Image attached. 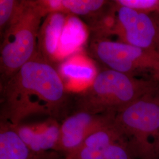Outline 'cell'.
<instances>
[{
	"label": "cell",
	"instance_id": "7a4b0ae2",
	"mask_svg": "<svg viewBox=\"0 0 159 159\" xmlns=\"http://www.w3.org/2000/svg\"><path fill=\"white\" fill-rule=\"evenodd\" d=\"M158 87L159 81L155 80L133 77L107 68L77 94L75 108L96 114H116Z\"/></svg>",
	"mask_w": 159,
	"mask_h": 159
},
{
	"label": "cell",
	"instance_id": "4fadbf2b",
	"mask_svg": "<svg viewBox=\"0 0 159 159\" xmlns=\"http://www.w3.org/2000/svg\"><path fill=\"white\" fill-rule=\"evenodd\" d=\"M86 39V31L77 17L67 16L58 50V58L67 56L76 51Z\"/></svg>",
	"mask_w": 159,
	"mask_h": 159
},
{
	"label": "cell",
	"instance_id": "2e32d148",
	"mask_svg": "<svg viewBox=\"0 0 159 159\" xmlns=\"http://www.w3.org/2000/svg\"><path fill=\"white\" fill-rule=\"evenodd\" d=\"M104 159H136L127 140L122 136L111 143L104 154Z\"/></svg>",
	"mask_w": 159,
	"mask_h": 159
},
{
	"label": "cell",
	"instance_id": "5b68a950",
	"mask_svg": "<svg viewBox=\"0 0 159 159\" xmlns=\"http://www.w3.org/2000/svg\"><path fill=\"white\" fill-rule=\"evenodd\" d=\"M90 50L93 56L108 69L133 77L159 81V51L144 49L106 38L94 37Z\"/></svg>",
	"mask_w": 159,
	"mask_h": 159
},
{
	"label": "cell",
	"instance_id": "d6986e66",
	"mask_svg": "<svg viewBox=\"0 0 159 159\" xmlns=\"http://www.w3.org/2000/svg\"><path fill=\"white\" fill-rule=\"evenodd\" d=\"M158 153H159V148H158Z\"/></svg>",
	"mask_w": 159,
	"mask_h": 159
},
{
	"label": "cell",
	"instance_id": "277c9868",
	"mask_svg": "<svg viewBox=\"0 0 159 159\" xmlns=\"http://www.w3.org/2000/svg\"><path fill=\"white\" fill-rule=\"evenodd\" d=\"M114 125L136 159H159V87L114 116Z\"/></svg>",
	"mask_w": 159,
	"mask_h": 159
},
{
	"label": "cell",
	"instance_id": "ba28073f",
	"mask_svg": "<svg viewBox=\"0 0 159 159\" xmlns=\"http://www.w3.org/2000/svg\"><path fill=\"white\" fill-rule=\"evenodd\" d=\"M60 125L57 120L49 118L43 122L20 124L12 127L30 148L44 154L50 150L56 151L60 138Z\"/></svg>",
	"mask_w": 159,
	"mask_h": 159
},
{
	"label": "cell",
	"instance_id": "ac0fdd59",
	"mask_svg": "<svg viewBox=\"0 0 159 159\" xmlns=\"http://www.w3.org/2000/svg\"><path fill=\"white\" fill-rule=\"evenodd\" d=\"M157 24H158V27H159V32H158V36H157V39L156 41V49L159 51V20H157Z\"/></svg>",
	"mask_w": 159,
	"mask_h": 159
},
{
	"label": "cell",
	"instance_id": "30bf717a",
	"mask_svg": "<svg viewBox=\"0 0 159 159\" xmlns=\"http://www.w3.org/2000/svg\"><path fill=\"white\" fill-rule=\"evenodd\" d=\"M122 136L113 120L91 133L79 148L67 154L65 159H104L110 144Z\"/></svg>",
	"mask_w": 159,
	"mask_h": 159
},
{
	"label": "cell",
	"instance_id": "9c48e42d",
	"mask_svg": "<svg viewBox=\"0 0 159 159\" xmlns=\"http://www.w3.org/2000/svg\"><path fill=\"white\" fill-rule=\"evenodd\" d=\"M67 16L54 12L47 14L40 27L38 35L37 51L52 63L58 59L60 42Z\"/></svg>",
	"mask_w": 159,
	"mask_h": 159
},
{
	"label": "cell",
	"instance_id": "8fae6325",
	"mask_svg": "<svg viewBox=\"0 0 159 159\" xmlns=\"http://www.w3.org/2000/svg\"><path fill=\"white\" fill-rule=\"evenodd\" d=\"M66 85L73 89L90 85L97 74L96 67L91 60L82 55H75L61 63L58 70Z\"/></svg>",
	"mask_w": 159,
	"mask_h": 159
},
{
	"label": "cell",
	"instance_id": "ffe728a7",
	"mask_svg": "<svg viewBox=\"0 0 159 159\" xmlns=\"http://www.w3.org/2000/svg\"><path fill=\"white\" fill-rule=\"evenodd\" d=\"M158 13H159V12H158Z\"/></svg>",
	"mask_w": 159,
	"mask_h": 159
},
{
	"label": "cell",
	"instance_id": "7c38bea8",
	"mask_svg": "<svg viewBox=\"0 0 159 159\" xmlns=\"http://www.w3.org/2000/svg\"><path fill=\"white\" fill-rule=\"evenodd\" d=\"M0 159H50V156L33 151L12 127L1 121Z\"/></svg>",
	"mask_w": 159,
	"mask_h": 159
},
{
	"label": "cell",
	"instance_id": "52a82bcc",
	"mask_svg": "<svg viewBox=\"0 0 159 159\" xmlns=\"http://www.w3.org/2000/svg\"><path fill=\"white\" fill-rule=\"evenodd\" d=\"M114 116L75 110L61 124L60 138L56 151L62 152L65 156L74 152L91 133L111 123Z\"/></svg>",
	"mask_w": 159,
	"mask_h": 159
},
{
	"label": "cell",
	"instance_id": "3957f363",
	"mask_svg": "<svg viewBox=\"0 0 159 159\" xmlns=\"http://www.w3.org/2000/svg\"><path fill=\"white\" fill-rule=\"evenodd\" d=\"M46 16L39 1H22L17 15L1 35L0 84L35 55L41 21Z\"/></svg>",
	"mask_w": 159,
	"mask_h": 159
},
{
	"label": "cell",
	"instance_id": "9a60e30c",
	"mask_svg": "<svg viewBox=\"0 0 159 159\" xmlns=\"http://www.w3.org/2000/svg\"><path fill=\"white\" fill-rule=\"evenodd\" d=\"M22 1L0 0V34L3 33L6 28L11 23L17 15Z\"/></svg>",
	"mask_w": 159,
	"mask_h": 159
},
{
	"label": "cell",
	"instance_id": "8992f818",
	"mask_svg": "<svg viewBox=\"0 0 159 159\" xmlns=\"http://www.w3.org/2000/svg\"><path fill=\"white\" fill-rule=\"evenodd\" d=\"M116 14L112 35L118 36L120 42L144 49H156L159 32L157 19L117 4Z\"/></svg>",
	"mask_w": 159,
	"mask_h": 159
},
{
	"label": "cell",
	"instance_id": "6da1fadb",
	"mask_svg": "<svg viewBox=\"0 0 159 159\" xmlns=\"http://www.w3.org/2000/svg\"><path fill=\"white\" fill-rule=\"evenodd\" d=\"M0 87L1 121L12 127L34 114L58 120L70 104V95L58 70L38 51Z\"/></svg>",
	"mask_w": 159,
	"mask_h": 159
},
{
	"label": "cell",
	"instance_id": "5bb4252c",
	"mask_svg": "<svg viewBox=\"0 0 159 159\" xmlns=\"http://www.w3.org/2000/svg\"><path fill=\"white\" fill-rule=\"evenodd\" d=\"M63 13L71 15L96 17L106 10L111 2L103 0H61Z\"/></svg>",
	"mask_w": 159,
	"mask_h": 159
},
{
	"label": "cell",
	"instance_id": "e0dca14e",
	"mask_svg": "<svg viewBox=\"0 0 159 159\" xmlns=\"http://www.w3.org/2000/svg\"><path fill=\"white\" fill-rule=\"evenodd\" d=\"M115 2L119 6L148 15L152 12L159 11V0H117Z\"/></svg>",
	"mask_w": 159,
	"mask_h": 159
}]
</instances>
